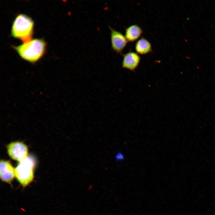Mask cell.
Wrapping results in <instances>:
<instances>
[{"mask_svg": "<svg viewBox=\"0 0 215 215\" xmlns=\"http://www.w3.org/2000/svg\"><path fill=\"white\" fill-rule=\"evenodd\" d=\"M7 153L13 160L20 162L28 156L27 146L24 143L20 141L10 142L7 146Z\"/></svg>", "mask_w": 215, "mask_h": 215, "instance_id": "obj_4", "label": "cell"}, {"mask_svg": "<svg viewBox=\"0 0 215 215\" xmlns=\"http://www.w3.org/2000/svg\"><path fill=\"white\" fill-rule=\"evenodd\" d=\"M0 177L2 182L12 186V182L15 177V168L10 161L0 160Z\"/></svg>", "mask_w": 215, "mask_h": 215, "instance_id": "obj_6", "label": "cell"}, {"mask_svg": "<svg viewBox=\"0 0 215 215\" xmlns=\"http://www.w3.org/2000/svg\"><path fill=\"white\" fill-rule=\"evenodd\" d=\"M143 33L142 30L139 26L134 24L126 28L125 36L128 42H133L139 39Z\"/></svg>", "mask_w": 215, "mask_h": 215, "instance_id": "obj_8", "label": "cell"}, {"mask_svg": "<svg viewBox=\"0 0 215 215\" xmlns=\"http://www.w3.org/2000/svg\"><path fill=\"white\" fill-rule=\"evenodd\" d=\"M123 60L122 67L132 71H134L138 67L141 60V58L137 53L130 51L122 55Z\"/></svg>", "mask_w": 215, "mask_h": 215, "instance_id": "obj_7", "label": "cell"}, {"mask_svg": "<svg viewBox=\"0 0 215 215\" xmlns=\"http://www.w3.org/2000/svg\"><path fill=\"white\" fill-rule=\"evenodd\" d=\"M125 158L124 154L121 151L117 152L115 156V160L117 162L124 160Z\"/></svg>", "mask_w": 215, "mask_h": 215, "instance_id": "obj_10", "label": "cell"}, {"mask_svg": "<svg viewBox=\"0 0 215 215\" xmlns=\"http://www.w3.org/2000/svg\"><path fill=\"white\" fill-rule=\"evenodd\" d=\"M135 50L138 54L145 55L152 52V45L148 40L142 37L136 43Z\"/></svg>", "mask_w": 215, "mask_h": 215, "instance_id": "obj_9", "label": "cell"}, {"mask_svg": "<svg viewBox=\"0 0 215 215\" xmlns=\"http://www.w3.org/2000/svg\"><path fill=\"white\" fill-rule=\"evenodd\" d=\"M46 44L42 39H34L18 46H13L20 57L32 64L38 62L44 55Z\"/></svg>", "mask_w": 215, "mask_h": 215, "instance_id": "obj_1", "label": "cell"}, {"mask_svg": "<svg viewBox=\"0 0 215 215\" xmlns=\"http://www.w3.org/2000/svg\"><path fill=\"white\" fill-rule=\"evenodd\" d=\"M34 22L30 17L24 14L17 15L13 22L11 34L24 42L32 39Z\"/></svg>", "mask_w": 215, "mask_h": 215, "instance_id": "obj_2", "label": "cell"}, {"mask_svg": "<svg viewBox=\"0 0 215 215\" xmlns=\"http://www.w3.org/2000/svg\"><path fill=\"white\" fill-rule=\"evenodd\" d=\"M36 163L35 157L29 155L19 162L15 168V177L23 188L27 187L33 181Z\"/></svg>", "mask_w": 215, "mask_h": 215, "instance_id": "obj_3", "label": "cell"}, {"mask_svg": "<svg viewBox=\"0 0 215 215\" xmlns=\"http://www.w3.org/2000/svg\"><path fill=\"white\" fill-rule=\"evenodd\" d=\"M110 30L111 46L113 50L117 53L122 55V51L128 42L122 33L109 26Z\"/></svg>", "mask_w": 215, "mask_h": 215, "instance_id": "obj_5", "label": "cell"}]
</instances>
